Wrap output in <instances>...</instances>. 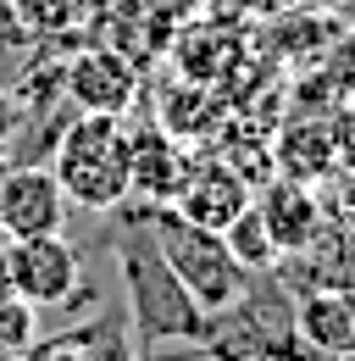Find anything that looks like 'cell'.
I'll list each match as a JSON object with an SVG mask.
<instances>
[{"instance_id":"1","label":"cell","mask_w":355,"mask_h":361,"mask_svg":"<svg viewBox=\"0 0 355 361\" xmlns=\"http://www.w3.org/2000/svg\"><path fill=\"white\" fill-rule=\"evenodd\" d=\"M111 250H117V272H123V289H128V317H133V339L144 350L167 345V339H189V345H206L211 334V312L178 283V272L167 267L156 233L144 223V206L123 200L117 206V233H111Z\"/></svg>"},{"instance_id":"2","label":"cell","mask_w":355,"mask_h":361,"mask_svg":"<svg viewBox=\"0 0 355 361\" xmlns=\"http://www.w3.org/2000/svg\"><path fill=\"white\" fill-rule=\"evenodd\" d=\"M50 150H56L50 173L61 178L73 206H84V212H117L128 200V117L73 111Z\"/></svg>"},{"instance_id":"3","label":"cell","mask_w":355,"mask_h":361,"mask_svg":"<svg viewBox=\"0 0 355 361\" xmlns=\"http://www.w3.org/2000/svg\"><path fill=\"white\" fill-rule=\"evenodd\" d=\"M139 206H144V200H139ZM144 223H150V233H156L167 267L178 272V283H183L211 317L228 312V306L244 295L250 272L239 267V256L228 250V239H222L217 228L189 223V217H178L173 206H144Z\"/></svg>"},{"instance_id":"4","label":"cell","mask_w":355,"mask_h":361,"mask_svg":"<svg viewBox=\"0 0 355 361\" xmlns=\"http://www.w3.org/2000/svg\"><path fill=\"white\" fill-rule=\"evenodd\" d=\"M0 272L6 289L28 306H67L84 289V262L67 245V233H34V239H0Z\"/></svg>"},{"instance_id":"5","label":"cell","mask_w":355,"mask_h":361,"mask_svg":"<svg viewBox=\"0 0 355 361\" xmlns=\"http://www.w3.org/2000/svg\"><path fill=\"white\" fill-rule=\"evenodd\" d=\"M61 90H67V106L73 111H106V117H128L139 106V90H144V73L133 67L128 56H117L111 45H73L61 56Z\"/></svg>"},{"instance_id":"6","label":"cell","mask_w":355,"mask_h":361,"mask_svg":"<svg viewBox=\"0 0 355 361\" xmlns=\"http://www.w3.org/2000/svg\"><path fill=\"white\" fill-rule=\"evenodd\" d=\"M256 200V189L239 178L228 161H222L211 145H189V167H183V183H178V195L167 200L178 217H189V223L200 228H228L244 206Z\"/></svg>"},{"instance_id":"7","label":"cell","mask_w":355,"mask_h":361,"mask_svg":"<svg viewBox=\"0 0 355 361\" xmlns=\"http://www.w3.org/2000/svg\"><path fill=\"white\" fill-rule=\"evenodd\" d=\"M173 34H178V23L167 11H156L150 0H100V6H89V39L128 56L139 73L167 61Z\"/></svg>"},{"instance_id":"8","label":"cell","mask_w":355,"mask_h":361,"mask_svg":"<svg viewBox=\"0 0 355 361\" xmlns=\"http://www.w3.org/2000/svg\"><path fill=\"white\" fill-rule=\"evenodd\" d=\"M67 189L44 161H17L0 178V239H34L67 228Z\"/></svg>"},{"instance_id":"9","label":"cell","mask_w":355,"mask_h":361,"mask_svg":"<svg viewBox=\"0 0 355 361\" xmlns=\"http://www.w3.org/2000/svg\"><path fill=\"white\" fill-rule=\"evenodd\" d=\"M272 156H278V173L300 183H328L339 167H350V128L339 117H289L278 123L272 134Z\"/></svg>"},{"instance_id":"10","label":"cell","mask_w":355,"mask_h":361,"mask_svg":"<svg viewBox=\"0 0 355 361\" xmlns=\"http://www.w3.org/2000/svg\"><path fill=\"white\" fill-rule=\"evenodd\" d=\"M183 167H189V145L173 139L161 123L128 128V200L167 206L183 183Z\"/></svg>"},{"instance_id":"11","label":"cell","mask_w":355,"mask_h":361,"mask_svg":"<svg viewBox=\"0 0 355 361\" xmlns=\"http://www.w3.org/2000/svg\"><path fill=\"white\" fill-rule=\"evenodd\" d=\"M256 212H261L266 233H272V245H278V262L283 256H300L311 239L322 233V195L311 189V183L300 178H266L261 189H256Z\"/></svg>"},{"instance_id":"12","label":"cell","mask_w":355,"mask_h":361,"mask_svg":"<svg viewBox=\"0 0 355 361\" xmlns=\"http://www.w3.org/2000/svg\"><path fill=\"white\" fill-rule=\"evenodd\" d=\"M222 117H228V100H222V90H211V84H194V78L173 73V78L156 90V123L173 139H183V145H211L217 128H222Z\"/></svg>"},{"instance_id":"13","label":"cell","mask_w":355,"mask_h":361,"mask_svg":"<svg viewBox=\"0 0 355 361\" xmlns=\"http://www.w3.org/2000/svg\"><path fill=\"white\" fill-rule=\"evenodd\" d=\"M294 262V295L300 289H333V295H355V233L339 223H322V233L311 239L300 256H283Z\"/></svg>"},{"instance_id":"14","label":"cell","mask_w":355,"mask_h":361,"mask_svg":"<svg viewBox=\"0 0 355 361\" xmlns=\"http://www.w3.org/2000/svg\"><path fill=\"white\" fill-rule=\"evenodd\" d=\"M294 328L316 356H355V295L300 289L294 295Z\"/></svg>"},{"instance_id":"15","label":"cell","mask_w":355,"mask_h":361,"mask_svg":"<svg viewBox=\"0 0 355 361\" xmlns=\"http://www.w3.org/2000/svg\"><path fill=\"white\" fill-rule=\"evenodd\" d=\"M339 39V23L316 6H294L283 17H272V56L289 61V67H316L328 61V50Z\"/></svg>"},{"instance_id":"16","label":"cell","mask_w":355,"mask_h":361,"mask_svg":"<svg viewBox=\"0 0 355 361\" xmlns=\"http://www.w3.org/2000/svg\"><path fill=\"white\" fill-rule=\"evenodd\" d=\"M11 11H17V23H23V34L34 39V45H84L89 39V6L84 0H11Z\"/></svg>"},{"instance_id":"17","label":"cell","mask_w":355,"mask_h":361,"mask_svg":"<svg viewBox=\"0 0 355 361\" xmlns=\"http://www.w3.org/2000/svg\"><path fill=\"white\" fill-rule=\"evenodd\" d=\"M222 239H228V250L239 256V267H244V272H272V267H278V245H272V233H266L256 200L222 228Z\"/></svg>"},{"instance_id":"18","label":"cell","mask_w":355,"mask_h":361,"mask_svg":"<svg viewBox=\"0 0 355 361\" xmlns=\"http://www.w3.org/2000/svg\"><path fill=\"white\" fill-rule=\"evenodd\" d=\"M39 339V306H28L23 295H0V361H23Z\"/></svg>"},{"instance_id":"19","label":"cell","mask_w":355,"mask_h":361,"mask_svg":"<svg viewBox=\"0 0 355 361\" xmlns=\"http://www.w3.org/2000/svg\"><path fill=\"white\" fill-rule=\"evenodd\" d=\"M316 195H322V217L355 233V167H339L328 183H316Z\"/></svg>"},{"instance_id":"20","label":"cell","mask_w":355,"mask_h":361,"mask_svg":"<svg viewBox=\"0 0 355 361\" xmlns=\"http://www.w3.org/2000/svg\"><path fill=\"white\" fill-rule=\"evenodd\" d=\"M294 6H311V0H233V17H244V23H272V17L294 11Z\"/></svg>"},{"instance_id":"21","label":"cell","mask_w":355,"mask_h":361,"mask_svg":"<svg viewBox=\"0 0 355 361\" xmlns=\"http://www.w3.org/2000/svg\"><path fill=\"white\" fill-rule=\"evenodd\" d=\"M150 6H156V11H167V17H173L178 28H183V23H194V17H206V11H211V0H150Z\"/></svg>"},{"instance_id":"22","label":"cell","mask_w":355,"mask_h":361,"mask_svg":"<svg viewBox=\"0 0 355 361\" xmlns=\"http://www.w3.org/2000/svg\"><path fill=\"white\" fill-rule=\"evenodd\" d=\"M17 128H23V106H17V94H11V90H0V139L11 145Z\"/></svg>"},{"instance_id":"23","label":"cell","mask_w":355,"mask_h":361,"mask_svg":"<svg viewBox=\"0 0 355 361\" xmlns=\"http://www.w3.org/2000/svg\"><path fill=\"white\" fill-rule=\"evenodd\" d=\"M11 167H17V156H11V145H6V139H0V178H6V173H11Z\"/></svg>"},{"instance_id":"24","label":"cell","mask_w":355,"mask_h":361,"mask_svg":"<svg viewBox=\"0 0 355 361\" xmlns=\"http://www.w3.org/2000/svg\"><path fill=\"white\" fill-rule=\"evenodd\" d=\"M233 361H278V356H233Z\"/></svg>"},{"instance_id":"25","label":"cell","mask_w":355,"mask_h":361,"mask_svg":"<svg viewBox=\"0 0 355 361\" xmlns=\"http://www.w3.org/2000/svg\"><path fill=\"white\" fill-rule=\"evenodd\" d=\"M339 6H355V0H339Z\"/></svg>"},{"instance_id":"26","label":"cell","mask_w":355,"mask_h":361,"mask_svg":"<svg viewBox=\"0 0 355 361\" xmlns=\"http://www.w3.org/2000/svg\"><path fill=\"white\" fill-rule=\"evenodd\" d=\"M84 6H100V0H84Z\"/></svg>"}]
</instances>
